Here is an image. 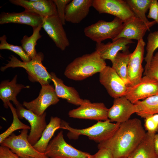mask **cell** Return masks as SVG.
<instances>
[{
  "label": "cell",
  "mask_w": 158,
  "mask_h": 158,
  "mask_svg": "<svg viewBox=\"0 0 158 158\" xmlns=\"http://www.w3.org/2000/svg\"><path fill=\"white\" fill-rule=\"evenodd\" d=\"M146 133L140 119H129L121 123L113 135L99 143L97 147L110 150L114 158L127 157L141 142Z\"/></svg>",
  "instance_id": "6da1fadb"
},
{
  "label": "cell",
  "mask_w": 158,
  "mask_h": 158,
  "mask_svg": "<svg viewBox=\"0 0 158 158\" xmlns=\"http://www.w3.org/2000/svg\"><path fill=\"white\" fill-rule=\"evenodd\" d=\"M107 66L105 60L95 50L75 59L67 66L64 74L69 79L82 80L99 73Z\"/></svg>",
  "instance_id": "7a4b0ae2"
},
{
  "label": "cell",
  "mask_w": 158,
  "mask_h": 158,
  "mask_svg": "<svg viewBox=\"0 0 158 158\" xmlns=\"http://www.w3.org/2000/svg\"><path fill=\"white\" fill-rule=\"evenodd\" d=\"M121 123H112L109 119L98 121L89 127L78 129L73 128L64 121H61L60 128L66 129L69 132L67 136L70 139H77L80 135L87 136L89 138L100 143L110 138L118 128Z\"/></svg>",
  "instance_id": "3957f363"
},
{
  "label": "cell",
  "mask_w": 158,
  "mask_h": 158,
  "mask_svg": "<svg viewBox=\"0 0 158 158\" xmlns=\"http://www.w3.org/2000/svg\"><path fill=\"white\" fill-rule=\"evenodd\" d=\"M44 57L43 53L39 52L30 61L24 62L11 55L9 57L10 60L7 61L8 63L1 67L0 70L4 71L10 67L22 68L26 70L29 79L31 82H38L41 85L49 84L51 81V77L42 63Z\"/></svg>",
  "instance_id": "277c9868"
},
{
  "label": "cell",
  "mask_w": 158,
  "mask_h": 158,
  "mask_svg": "<svg viewBox=\"0 0 158 158\" xmlns=\"http://www.w3.org/2000/svg\"><path fill=\"white\" fill-rule=\"evenodd\" d=\"M123 23L121 20L115 17L111 21L99 20L85 28L84 32L86 36L96 43L108 39L112 40L121 32Z\"/></svg>",
  "instance_id": "5b68a950"
},
{
  "label": "cell",
  "mask_w": 158,
  "mask_h": 158,
  "mask_svg": "<svg viewBox=\"0 0 158 158\" xmlns=\"http://www.w3.org/2000/svg\"><path fill=\"white\" fill-rule=\"evenodd\" d=\"M28 130H22L18 135L12 134L0 143L1 145L9 148L21 158H49L45 153L37 151L30 143Z\"/></svg>",
  "instance_id": "8992f818"
},
{
  "label": "cell",
  "mask_w": 158,
  "mask_h": 158,
  "mask_svg": "<svg viewBox=\"0 0 158 158\" xmlns=\"http://www.w3.org/2000/svg\"><path fill=\"white\" fill-rule=\"evenodd\" d=\"M49 158H92L93 155L78 150L68 144L61 131L50 141L45 152Z\"/></svg>",
  "instance_id": "52a82bcc"
},
{
  "label": "cell",
  "mask_w": 158,
  "mask_h": 158,
  "mask_svg": "<svg viewBox=\"0 0 158 158\" xmlns=\"http://www.w3.org/2000/svg\"><path fill=\"white\" fill-rule=\"evenodd\" d=\"M17 115L20 119L27 120L30 126V130L28 137L30 143L34 145L41 137L47 125L46 121V113L38 115L32 111L24 108L20 102L16 105Z\"/></svg>",
  "instance_id": "ba28073f"
},
{
  "label": "cell",
  "mask_w": 158,
  "mask_h": 158,
  "mask_svg": "<svg viewBox=\"0 0 158 158\" xmlns=\"http://www.w3.org/2000/svg\"><path fill=\"white\" fill-rule=\"evenodd\" d=\"M92 6L99 13L112 15L123 23L135 16L126 0H93Z\"/></svg>",
  "instance_id": "9c48e42d"
},
{
  "label": "cell",
  "mask_w": 158,
  "mask_h": 158,
  "mask_svg": "<svg viewBox=\"0 0 158 158\" xmlns=\"http://www.w3.org/2000/svg\"><path fill=\"white\" fill-rule=\"evenodd\" d=\"M41 86L37 98L29 102L24 101L23 104L26 109L39 116L43 114L49 106L56 104L59 100L52 85L49 84Z\"/></svg>",
  "instance_id": "30bf717a"
},
{
  "label": "cell",
  "mask_w": 158,
  "mask_h": 158,
  "mask_svg": "<svg viewBox=\"0 0 158 158\" xmlns=\"http://www.w3.org/2000/svg\"><path fill=\"white\" fill-rule=\"evenodd\" d=\"M158 95V81L146 75L133 86H128L125 96L131 102L138 101Z\"/></svg>",
  "instance_id": "8fae6325"
},
{
  "label": "cell",
  "mask_w": 158,
  "mask_h": 158,
  "mask_svg": "<svg viewBox=\"0 0 158 158\" xmlns=\"http://www.w3.org/2000/svg\"><path fill=\"white\" fill-rule=\"evenodd\" d=\"M99 73L100 82L111 97L125 96L128 86L111 67L107 66Z\"/></svg>",
  "instance_id": "7c38bea8"
},
{
  "label": "cell",
  "mask_w": 158,
  "mask_h": 158,
  "mask_svg": "<svg viewBox=\"0 0 158 158\" xmlns=\"http://www.w3.org/2000/svg\"><path fill=\"white\" fill-rule=\"evenodd\" d=\"M42 27L54 42L56 46L62 51L70 45V42L57 15L43 18Z\"/></svg>",
  "instance_id": "4fadbf2b"
},
{
  "label": "cell",
  "mask_w": 158,
  "mask_h": 158,
  "mask_svg": "<svg viewBox=\"0 0 158 158\" xmlns=\"http://www.w3.org/2000/svg\"><path fill=\"white\" fill-rule=\"evenodd\" d=\"M146 45L143 39L138 41L134 51L130 53L127 69L128 83L130 86L138 83L142 78L144 69L142 66Z\"/></svg>",
  "instance_id": "5bb4252c"
},
{
  "label": "cell",
  "mask_w": 158,
  "mask_h": 158,
  "mask_svg": "<svg viewBox=\"0 0 158 158\" xmlns=\"http://www.w3.org/2000/svg\"><path fill=\"white\" fill-rule=\"evenodd\" d=\"M108 109L103 103L90 102L70 110L68 115L74 118L104 121L109 119Z\"/></svg>",
  "instance_id": "9a60e30c"
},
{
  "label": "cell",
  "mask_w": 158,
  "mask_h": 158,
  "mask_svg": "<svg viewBox=\"0 0 158 158\" xmlns=\"http://www.w3.org/2000/svg\"><path fill=\"white\" fill-rule=\"evenodd\" d=\"M138 111L135 104L123 96L114 98L112 106L108 109L107 116L111 122L121 123L129 120L132 114Z\"/></svg>",
  "instance_id": "2e32d148"
},
{
  "label": "cell",
  "mask_w": 158,
  "mask_h": 158,
  "mask_svg": "<svg viewBox=\"0 0 158 158\" xmlns=\"http://www.w3.org/2000/svg\"><path fill=\"white\" fill-rule=\"evenodd\" d=\"M157 23L147 24L136 16L130 18L123 23V28L119 34L112 41L123 38L138 41L143 39L147 30Z\"/></svg>",
  "instance_id": "e0dca14e"
},
{
  "label": "cell",
  "mask_w": 158,
  "mask_h": 158,
  "mask_svg": "<svg viewBox=\"0 0 158 158\" xmlns=\"http://www.w3.org/2000/svg\"><path fill=\"white\" fill-rule=\"evenodd\" d=\"M9 1L43 18L57 15L56 7L53 0H10Z\"/></svg>",
  "instance_id": "ac0fdd59"
},
{
  "label": "cell",
  "mask_w": 158,
  "mask_h": 158,
  "mask_svg": "<svg viewBox=\"0 0 158 158\" xmlns=\"http://www.w3.org/2000/svg\"><path fill=\"white\" fill-rule=\"evenodd\" d=\"M43 18L25 10L20 12H2L0 14V24L15 23L28 25L34 28L42 24Z\"/></svg>",
  "instance_id": "d6986e66"
},
{
  "label": "cell",
  "mask_w": 158,
  "mask_h": 158,
  "mask_svg": "<svg viewBox=\"0 0 158 158\" xmlns=\"http://www.w3.org/2000/svg\"><path fill=\"white\" fill-rule=\"evenodd\" d=\"M50 74L59 98L65 99L68 103L76 106H80L90 102L89 100L81 98L74 87L66 85L63 80L58 77L54 73L51 72Z\"/></svg>",
  "instance_id": "ffe728a7"
},
{
  "label": "cell",
  "mask_w": 158,
  "mask_h": 158,
  "mask_svg": "<svg viewBox=\"0 0 158 158\" xmlns=\"http://www.w3.org/2000/svg\"><path fill=\"white\" fill-rule=\"evenodd\" d=\"M133 43L131 40L121 38L106 44L96 43L95 49L103 60L108 59L111 61L120 51H128V45Z\"/></svg>",
  "instance_id": "44dd1931"
},
{
  "label": "cell",
  "mask_w": 158,
  "mask_h": 158,
  "mask_svg": "<svg viewBox=\"0 0 158 158\" xmlns=\"http://www.w3.org/2000/svg\"><path fill=\"white\" fill-rule=\"evenodd\" d=\"M92 2V0H71L66 6V21L73 24L80 23L88 15Z\"/></svg>",
  "instance_id": "7402d4cb"
},
{
  "label": "cell",
  "mask_w": 158,
  "mask_h": 158,
  "mask_svg": "<svg viewBox=\"0 0 158 158\" xmlns=\"http://www.w3.org/2000/svg\"><path fill=\"white\" fill-rule=\"evenodd\" d=\"M17 75H16L13 79L10 81L5 80L2 81L0 84V98L2 101L4 107H9L8 104L12 101L16 105L19 103L16 98V96L24 88H28L29 86L17 83Z\"/></svg>",
  "instance_id": "603a6c76"
},
{
  "label": "cell",
  "mask_w": 158,
  "mask_h": 158,
  "mask_svg": "<svg viewBox=\"0 0 158 158\" xmlns=\"http://www.w3.org/2000/svg\"><path fill=\"white\" fill-rule=\"evenodd\" d=\"M155 135L146 132L143 140L127 158H158L154 147Z\"/></svg>",
  "instance_id": "cb8c5ba5"
},
{
  "label": "cell",
  "mask_w": 158,
  "mask_h": 158,
  "mask_svg": "<svg viewBox=\"0 0 158 158\" xmlns=\"http://www.w3.org/2000/svg\"><path fill=\"white\" fill-rule=\"evenodd\" d=\"M61 121L57 117H51L49 123L44 130L42 136L38 142L33 146L38 152L45 153L50 139L54 132L60 128Z\"/></svg>",
  "instance_id": "d4e9b609"
},
{
  "label": "cell",
  "mask_w": 158,
  "mask_h": 158,
  "mask_svg": "<svg viewBox=\"0 0 158 158\" xmlns=\"http://www.w3.org/2000/svg\"><path fill=\"white\" fill-rule=\"evenodd\" d=\"M130 53L129 51L125 52H118L111 61V67L128 85L127 69Z\"/></svg>",
  "instance_id": "484cf974"
},
{
  "label": "cell",
  "mask_w": 158,
  "mask_h": 158,
  "mask_svg": "<svg viewBox=\"0 0 158 158\" xmlns=\"http://www.w3.org/2000/svg\"><path fill=\"white\" fill-rule=\"evenodd\" d=\"M134 104L138 110L136 114L141 118H145L150 115L158 114V95L138 101Z\"/></svg>",
  "instance_id": "4316f807"
},
{
  "label": "cell",
  "mask_w": 158,
  "mask_h": 158,
  "mask_svg": "<svg viewBox=\"0 0 158 158\" xmlns=\"http://www.w3.org/2000/svg\"><path fill=\"white\" fill-rule=\"evenodd\" d=\"M42 24L33 28L32 34L29 37L24 35L20 41L21 47L31 59L35 57L37 54L35 49V46L37 41L42 36L40 33L42 28Z\"/></svg>",
  "instance_id": "83f0119b"
},
{
  "label": "cell",
  "mask_w": 158,
  "mask_h": 158,
  "mask_svg": "<svg viewBox=\"0 0 158 158\" xmlns=\"http://www.w3.org/2000/svg\"><path fill=\"white\" fill-rule=\"evenodd\" d=\"M152 0H126V1L134 13L137 17L147 24L156 22L149 21L146 16Z\"/></svg>",
  "instance_id": "f1b7e54d"
},
{
  "label": "cell",
  "mask_w": 158,
  "mask_h": 158,
  "mask_svg": "<svg viewBox=\"0 0 158 158\" xmlns=\"http://www.w3.org/2000/svg\"><path fill=\"white\" fill-rule=\"evenodd\" d=\"M13 116V121L10 126L0 135V143L6 138L10 136L13 132L19 129H30V127L24 124L20 120L16 111V109L9 102L8 104Z\"/></svg>",
  "instance_id": "f546056e"
},
{
  "label": "cell",
  "mask_w": 158,
  "mask_h": 158,
  "mask_svg": "<svg viewBox=\"0 0 158 158\" xmlns=\"http://www.w3.org/2000/svg\"><path fill=\"white\" fill-rule=\"evenodd\" d=\"M146 54L144 59L146 62L145 70L148 66L154 56V52L158 48V31L150 32L147 38Z\"/></svg>",
  "instance_id": "4dcf8cb0"
},
{
  "label": "cell",
  "mask_w": 158,
  "mask_h": 158,
  "mask_svg": "<svg viewBox=\"0 0 158 158\" xmlns=\"http://www.w3.org/2000/svg\"><path fill=\"white\" fill-rule=\"evenodd\" d=\"M7 37L4 35L0 37V49H6L11 51L18 55L24 62L31 60V58L27 55L21 46L11 44L7 41Z\"/></svg>",
  "instance_id": "1f68e13d"
},
{
  "label": "cell",
  "mask_w": 158,
  "mask_h": 158,
  "mask_svg": "<svg viewBox=\"0 0 158 158\" xmlns=\"http://www.w3.org/2000/svg\"><path fill=\"white\" fill-rule=\"evenodd\" d=\"M144 74L158 81V51L154 55Z\"/></svg>",
  "instance_id": "d6a6232c"
},
{
  "label": "cell",
  "mask_w": 158,
  "mask_h": 158,
  "mask_svg": "<svg viewBox=\"0 0 158 158\" xmlns=\"http://www.w3.org/2000/svg\"><path fill=\"white\" fill-rule=\"evenodd\" d=\"M56 8L57 16L63 25L66 24L65 11L67 5L71 0H53Z\"/></svg>",
  "instance_id": "836d02e7"
},
{
  "label": "cell",
  "mask_w": 158,
  "mask_h": 158,
  "mask_svg": "<svg viewBox=\"0 0 158 158\" xmlns=\"http://www.w3.org/2000/svg\"><path fill=\"white\" fill-rule=\"evenodd\" d=\"M144 126L147 132L156 134L158 131V124L153 118L152 115L145 118Z\"/></svg>",
  "instance_id": "e575fe53"
},
{
  "label": "cell",
  "mask_w": 158,
  "mask_h": 158,
  "mask_svg": "<svg viewBox=\"0 0 158 158\" xmlns=\"http://www.w3.org/2000/svg\"><path fill=\"white\" fill-rule=\"evenodd\" d=\"M149 9L147 18L155 20L158 25V1L157 0H152Z\"/></svg>",
  "instance_id": "d590c367"
},
{
  "label": "cell",
  "mask_w": 158,
  "mask_h": 158,
  "mask_svg": "<svg viewBox=\"0 0 158 158\" xmlns=\"http://www.w3.org/2000/svg\"><path fill=\"white\" fill-rule=\"evenodd\" d=\"M0 158H21L13 152L9 148L2 145L0 146Z\"/></svg>",
  "instance_id": "8d00e7d4"
},
{
  "label": "cell",
  "mask_w": 158,
  "mask_h": 158,
  "mask_svg": "<svg viewBox=\"0 0 158 158\" xmlns=\"http://www.w3.org/2000/svg\"><path fill=\"white\" fill-rule=\"evenodd\" d=\"M99 150L97 152L93 155L92 158H114L110 150L105 148Z\"/></svg>",
  "instance_id": "74e56055"
},
{
  "label": "cell",
  "mask_w": 158,
  "mask_h": 158,
  "mask_svg": "<svg viewBox=\"0 0 158 158\" xmlns=\"http://www.w3.org/2000/svg\"><path fill=\"white\" fill-rule=\"evenodd\" d=\"M154 144L155 152L158 156V133H156L154 135Z\"/></svg>",
  "instance_id": "f35d334b"
},
{
  "label": "cell",
  "mask_w": 158,
  "mask_h": 158,
  "mask_svg": "<svg viewBox=\"0 0 158 158\" xmlns=\"http://www.w3.org/2000/svg\"><path fill=\"white\" fill-rule=\"evenodd\" d=\"M127 158V157H122V158Z\"/></svg>",
  "instance_id": "ab89813d"
}]
</instances>
